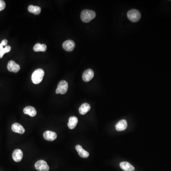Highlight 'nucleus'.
<instances>
[{
	"label": "nucleus",
	"instance_id": "obj_23",
	"mask_svg": "<svg viewBox=\"0 0 171 171\" xmlns=\"http://www.w3.org/2000/svg\"><path fill=\"white\" fill-rule=\"evenodd\" d=\"M3 46L2 45V44L1 43V44H0V52L1 51V50H2V48H3Z\"/></svg>",
	"mask_w": 171,
	"mask_h": 171
},
{
	"label": "nucleus",
	"instance_id": "obj_16",
	"mask_svg": "<svg viewBox=\"0 0 171 171\" xmlns=\"http://www.w3.org/2000/svg\"><path fill=\"white\" fill-rule=\"evenodd\" d=\"M90 106L88 103H84L79 107V113L81 114V115H84L86 114L87 113H88L90 111Z\"/></svg>",
	"mask_w": 171,
	"mask_h": 171
},
{
	"label": "nucleus",
	"instance_id": "obj_17",
	"mask_svg": "<svg viewBox=\"0 0 171 171\" xmlns=\"http://www.w3.org/2000/svg\"><path fill=\"white\" fill-rule=\"evenodd\" d=\"M77 122H78L77 118V117H74V116H72V117H70L69 119L68 126L69 129H74L76 127Z\"/></svg>",
	"mask_w": 171,
	"mask_h": 171
},
{
	"label": "nucleus",
	"instance_id": "obj_1",
	"mask_svg": "<svg viewBox=\"0 0 171 171\" xmlns=\"http://www.w3.org/2000/svg\"><path fill=\"white\" fill-rule=\"evenodd\" d=\"M96 17L95 11L89 10H85L81 13V17L82 21L85 23H89Z\"/></svg>",
	"mask_w": 171,
	"mask_h": 171
},
{
	"label": "nucleus",
	"instance_id": "obj_13",
	"mask_svg": "<svg viewBox=\"0 0 171 171\" xmlns=\"http://www.w3.org/2000/svg\"><path fill=\"white\" fill-rule=\"evenodd\" d=\"M127 127V120L125 119L121 120L117 123L115 126L116 130L118 131H122L125 130Z\"/></svg>",
	"mask_w": 171,
	"mask_h": 171
},
{
	"label": "nucleus",
	"instance_id": "obj_12",
	"mask_svg": "<svg viewBox=\"0 0 171 171\" xmlns=\"http://www.w3.org/2000/svg\"><path fill=\"white\" fill-rule=\"evenodd\" d=\"M76 149L78 152V155L82 158H88L90 156L89 152L83 149L81 145H77L76 146Z\"/></svg>",
	"mask_w": 171,
	"mask_h": 171
},
{
	"label": "nucleus",
	"instance_id": "obj_14",
	"mask_svg": "<svg viewBox=\"0 0 171 171\" xmlns=\"http://www.w3.org/2000/svg\"><path fill=\"white\" fill-rule=\"evenodd\" d=\"M23 113L25 114L28 115L31 117H35L37 114V111L34 107L31 106H26L24 108Z\"/></svg>",
	"mask_w": 171,
	"mask_h": 171
},
{
	"label": "nucleus",
	"instance_id": "obj_5",
	"mask_svg": "<svg viewBox=\"0 0 171 171\" xmlns=\"http://www.w3.org/2000/svg\"><path fill=\"white\" fill-rule=\"evenodd\" d=\"M35 168L39 171H48L50 170V167L47 163L42 160H39L35 163Z\"/></svg>",
	"mask_w": 171,
	"mask_h": 171
},
{
	"label": "nucleus",
	"instance_id": "obj_2",
	"mask_svg": "<svg viewBox=\"0 0 171 171\" xmlns=\"http://www.w3.org/2000/svg\"><path fill=\"white\" fill-rule=\"evenodd\" d=\"M44 76V71L43 69H36L32 73L31 80L32 82L35 84L40 83Z\"/></svg>",
	"mask_w": 171,
	"mask_h": 171
},
{
	"label": "nucleus",
	"instance_id": "obj_10",
	"mask_svg": "<svg viewBox=\"0 0 171 171\" xmlns=\"http://www.w3.org/2000/svg\"><path fill=\"white\" fill-rule=\"evenodd\" d=\"M12 156H13V159L15 162H20L22 160L23 157V151L19 149L15 150L13 152Z\"/></svg>",
	"mask_w": 171,
	"mask_h": 171
},
{
	"label": "nucleus",
	"instance_id": "obj_4",
	"mask_svg": "<svg viewBox=\"0 0 171 171\" xmlns=\"http://www.w3.org/2000/svg\"><path fill=\"white\" fill-rule=\"evenodd\" d=\"M68 89V84L65 81H62L59 82L58 88L56 89V94H64L67 92Z\"/></svg>",
	"mask_w": 171,
	"mask_h": 171
},
{
	"label": "nucleus",
	"instance_id": "obj_19",
	"mask_svg": "<svg viewBox=\"0 0 171 171\" xmlns=\"http://www.w3.org/2000/svg\"><path fill=\"white\" fill-rule=\"evenodd\" d=\"M47 50V46L45 44H36L33 47V50L35 52H45Z\"/></svg>",
	"mask_w": 171,
	"mask_h": 171
},
{
	"label": "nucleus",
	"instance_id": "obj_8",
	"mask_svg": "<svg viewBox=\"0 0 171 171\" xmlns=\"http://www.w3.org/2000/svg\"><path fill=\"white\" fill-rule=\"evenodd\" d=\"M63 48L67 52H71L75 47V44L72 40H67L62 45Z\"/></svg>",
	"mask_w": 171,
	"mask_h": 171
},
{
	"label": "nucleus",
	"instance_id": "obj_11",
	"mask_svg": "<svg viewBox=\"0 0 171 171\" xmlns=\"http://www.w3.org/2000/svg\"><path fill=\"white\" fill-rule=\"evenodd\" d=\"M11 129L13 132L19 133V134H23L25 132V129L21 124L19 123H14L11 126Z\"/></svg>",
	"mask_w": 171,
	"mask_h": 171
},
{
	"label": "nucleus",
	"instance_id": "obj_9",
	"mask_svg": "<svg viewBox=\"0 0 171 171\" xmlns=\"http://www.w3.org/2000/svg\"><path fill=\"white\" fill-rule=\"evenodd\" d=\"M44 137L45 140L53 141L57 138V135L56 133L52 131H46L44 133Z\"/></svg>",
	"mask_w": 171,
	"mask_h": 171
},
{
	"label": "nucleus",
	"instance_id": "obj_22",
	"mask_svg": "<svg viewBox=\"0 0 171 171\" xmlns=\"http://www.w3.org/2000/svg\"><path fill=\"white\" fill-rule=\"evenodd\" d=\"M1 44H2V45L3 46H6V45L8 44V41L7 40H3L1 42Z\"/></svg>",
	"mask_w": 171,
	"mask_h": 171
},
{
	"label": "nucleus",
	"instance_id": "obj_21",
	"mask_svg": "<svg viewBox=\"0 0 171 171\" xmlns=\"http://www.w3.org/2000/svg\"><path fill=\"white\" fill-rule=\"evenodd\" d=\"M6 6V4L4 1L2 0H0V11L3 10Z\"/></svg>",
	"mask_w": 171,
	"mask_h": 171
},
{
	"label": "nucleus",
	"instance_id": "obj_6",
	"mask_svg": "<svg viewBox=\"0 0 171 171\" xmlns=\"http://www.w3.org/2000/svg\"><path fill=\"white\" fill-rule=\"evenodd\" d=\"M7 69L10 72L17 73L20 70V66L14 60H10L8 63Z\"/></svg>",
	"mask_w": 171,
	"mask_h": 171
},
{
	"label": "nucleus",
	"instance_id": "obj_18",
	"mask_svg": "<svg viewBox=\"0 0 171 171\" xmlns=\"http://www.w3.org/2000/svg\"><path fill=\"white\" fill-rule=\"evenodd\" d=\"M28 10L30 13L35 14V15H39L41 12V8L40 7L30 5L28 7Z\"/></svg>",
	"mask_w": 171,
	"mask_h": 171
},
{
	"label": "nucleus",
	"instance_id": "obj_7",
	"mask_svg": "<svg viewBox=\"0 0 171 171\" xmlns=\"http://www.w3.org/2000/svg\"><path fill=\"white\" fill-rule=\"evenodd\" d=\"M94 71L91 69L86 70L83 73L82 79L84 81L89 82L94 77Z\"/></svg>",
	"mask_w": 171,
	"mask_h": 171
},
{
	"label": "nucleus",
	"instance_id": "obj_3",
	"mask_svg": "<svg viewBox=\"0 0 171 171\" xmlns=\"http://www.w3.org/2000/svg\"><path fill=\"white\" fill-rule=\"evenodd\" d=\"M127 16L131 22L135 23L139 21L141 18V15L137 10L132 9L128 11Z\"/></svg>",
	"mask_w": 171,
	"mask_h": 171
},
{
	"label": "nucleus",
	"instance_id": "obj_20",
	"mask_svg": "<svg viewBox=\"0 0 171 171\" xmlns=\"http://www.w3.org/2000/svg\"><path fill=\"white\" fill-rule=\"evenodd\" d=\"M11 50V47L10 46H6L4 48H2L0 52V59L2 58L3 55L6 53L9 52Z\"/></svg>",
	"mask_w": 171,
	"mask_h": 171
},
{
	"label": "nucleus",
	"instance_id": "obj_15",
	"mask_svg": "<svg viewBox=\"0 0 171 171\" xmlns=\"http://www.w3.org/2000/svg\"><path fill=\"white\" fill-rule=\"evenodd\" d=\"M120 166L122 170L125 171H134L135 167L130 163L127 162H123L120 164Z\"/></svg>",
	"mask_w": 171,
	"mask_h": 171
}]
</instances>
